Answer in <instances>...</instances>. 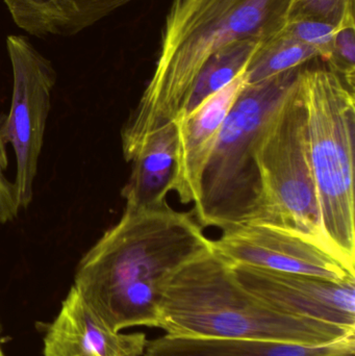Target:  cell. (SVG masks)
Segmentation results:
<instances>
[{"instance_id":"6da1fadb","label":"cell","mask_w":355,"mask_h":356,"mask_svg":"<svg viewBox=\"0 0 355 356\" xmlns=\"http://www.w3.org/2000/svg\"><path fill=\"white\" fill-rule=\"evenodd\" d=\"M210 249L212 240L193 213L175 211L167 201L125 209L118 223L83 255L72 286L113 332L158 328L165 282Z\"/></svg>"},{"instance_id":"7a4b0ae2","label":"cell","mask_w":355,"mask_h":356,"mask_svg":"<svg viewBox=\"0 0 355 356\" xmlns=\"http://www.w3.org/2000/svg\"><path fill=\"white\" fill-rule=\"evenodd\" d=\"M293 0H172L151 79L121 134L127 163L146 138L183 112L206 60L229 44L283 31Z\"/></svg>"},{"instance_id":"3957f363","label":"cell","mask_w":355,"mask_h":356,"mask_svg":"<svg viewBox=\"0 0 355 356\" xmlns=\"http://www.w3.org/2000/svg\"><path fill=\"white\" fill-rule=\"evenodd\" d=\"M158 328L170 336L247 339L327 345L355 330L276 311L236 280L210 249L187 261L165 282Z\"/></svg>"},{"instance_id":"277c9868","label":"cell","mask_w":355,"mask_h":356,"mask_svg":"<svg viewBox=\"0 0 355 356\" xmlns=\"http://www.w3.org/2000/svg\"><path fill=\"white\" fill-rule=\"evenodd\" d=\"M256 163L261 195L250 223L275 226L299 234L355 270V266L350 265L329 242L323 229L308 154L299 74L261 127Z\"/></svg>"},{"instance_id":"5b68a950","label":"cell","mask_w":355,"mask_h":356,"mask_svg":"<svg viewBox=\"0 0 355 356\" xmlns=\"http://www.w3.org/2000/svg\"><path fill=\"white\" fill-rule=\"evenodd\" d=\"M308 154L323 229L355 266L354 91L327 67H302Z\"/></svg>"},{"instance_id":"8992f818","label":"cell","mask_w":355,"mask_h":356,"mask_svg":"<svg viewBox=\"0 0 355 356\" xmlns=\"http://www.w3.org/2000/svg\"><path fill=\"white\" fill-rule=\"evenodd\" d=\"M302 68V67H300ZM292 69L247 85L227 115L204 169L199 202L193 215L202 228L221 230L250 223L261 195L256 163L258 134L270 111L297 79Z\"/></svg>"},{"instance_id":"52a82bcc","label":"cell","mask_w":355,"mask_h":356,"mask_svg":"<svg viewBox=\"0 0 355 356\" xmlns=\"http://www.w3.org/2000/svg\"><path fill=\"white\" fill-rule=\"evenodd\" d=\"M6 49L12 65L13 95L2 131L16 158L14 182L19 203L21 209H27L33 200L56 73L50 60L23 35L8 37Z\"/></svg>"},{"instance_id":"ba28073f","label":"cell","mask_w":355,"mask_h":356,"mask_svg":"<svg viewBox=\"0 0 355 356\" xmlns=\"http://www.w3.org/2000/svg\"><path fill=\"white\" fill-rule=\"evenodd\" d=\"M212 249L229 267L250 266L342 282L355 280V270L289 230L246 223L222 230Z\"/></svg>"},{"instance_id":"9c48e42d","label":"cell","mask_w":355,"mask_h":356,"mask_svg":"<svg viewBox=\"0 0 355 356\" xmlns=\"http://www.w3.org/2000/svg\"><path fill=\"white\" fill-rule=\"evenodd\" d=\"M231 268L244 289L276 311L355 330V280L336 282L243 265Z\"/></svg>"},{"instance_id":"30bf717a","label":"cell","mask_w":355,"mask_h":356,"mask_svg":"<svg viewBox=\"0 0 355 356\" xmlns=\"http://www.w3.org/2000/svg\"><path fill=\"white\" fill-rule=\"evenodd\" d=\"M246 69V68H245ZM246 85L245 70L200 104L191 114L179 115L172 192L183 204L199 202L204 169L214 152L221 127Z\"/></svg>"},{"instance_id":"8fae6325","label":"cell","mask_w":355,"mask_h":356,"mask_svg":"<svg viewBox=\"0 0 355 356\" xmlns=\"http://www.w3.org/2000/svg\"><path fill=\"white\" fill-rule=\"evenodd\" d=\"M147 338L142 332H113L73 286L56 319L46 330L44 356H143Z\"/></svg>"},{"instance_id":"7c38bea8","label":"cell","mask_w":355,"mask_h":356,"mask_svg":"<svg viewBox=\"0 0 355 356\" xmlns=\"http://www.w3.org/2000/svg\"><path fill=\"white\" fill-rule=\"evenodd\" d=\"M355 337L327 345L170 336L148 341L143 356H354Z\"/></svg>"},{"instance_id":"4fadbf2b","label":"cell","mask_w":355,"mask_h":356,"mask_svg":"<svg viewBox=\"0 0 355 356\" xmlns=\"http://www.w3.org/2000/svg\"><path fill=\"white\" fill-rule=\"evenodd\" d=\"M135 0H3L15 24L37 37H70Z\"/></svg>"},{"instance_id":"5bb4252c","label":"cell","mask_w":355,"mask_h":356,"mask_svg":"<svg viewBox=\"0 0 355 356\" xmlns=\"http://www.w3.org/2000/svg\"><path fill=\"white\" fill-rule=\"evenodd\" d=\"M174 122L150 134L131 160V173L122 190L125 209L158 207L172 192L176 158Z\"/></svg>"},{"instance_id":"9a60e30c","label":"cell","mask_w":355,"mask_h":356,"mask_svg":"<svg viewBox=\"0 0 355 356\" xmlns=\"http://www.w3.org/2000/svg\"><path fill=\"white\" fill-rule=\"evenodd\" d=\"M262 42L252 38L240 40L215 52L196 77L187 104L179 115L191 114L208 98L239 76Z\"/></svg>"},{"instance_id":"2e32d148","label":"cell","mask_w":355,"mask_h":356,"mask_svg":"<svg viewBox=\"0 0 355 356\" xmlns=\"http://www.w3.org/2000/svg\"><path fill=\"white\" fill-rule=\"evenodd\" d=\"M285 29V27H283ZM319 58L314 48L292 37L285 29L262 42L245 69L246 83L254 85Z\"/></svg>"},{"instance_id":"e0dca14e","label":"cell","mask_w":355,"mask_h":356,"mask_svg":"<svg viewBox=\"0 0 355 356\" xmlns=\"http://www.w3.org/2000/svg\"><path fill=\"white\" fill-rule=\"evenodd\" d=\"M355 0H293L288 21L313 20L338 27L355 22Z\"/></svg>"},{"instance_id":"ac0fdd59","label":"cell","mask_w":355,"mask_h":356,"mask_svg":"<svg viewBox=\"0 0 355 356\" xmlns=\"http://www.w3.org/2000/svg\"><path fill=\"white\" fill-rule=\"evenodd\" d=\"M324 63L329 70L339 75L354 91L355 22L347 23L336 29L331 54Z\"/></svg>"},{"instance_id":"d6986e66","label":"cell","mask_w":355,"mask_h":356,"mask_svg":"<svg viewBox=\"0 0 355 356\" xmlns=\"http://www.w3.org/2000/svg\"><path fill=\"white\" fill-rule=\"evenodd\" d=\"M283 29L298 41L314 48L323 62L329 58L336 27L318 21L295 20L288 21Z\"/></svg>"},{"instance_id":"ffe728a7","label":"cell","mask_w":355,"mask_h":356,"mask_svg":"<svg viewBox=\"0 0 355 356\" xmlns=\"http://www.w3.org/2000/svg\"><path fill=\"white\" fill-rule=\"evenodd\" d=\"M6 145L8 142L2 131V121H0V224L16 219L21 209L15 182L10 181L6 175L8 165Z\"/></svg>"},{"instance_id":"44dd1931","label":"cell","mask_w":355,"mask_h":356,"mask_svg":"<svg viewBox=\"0 0 355 356\" xmlns=\"http://www.w3.org/2000/svg\"><path fill=\"white\" fill-rule=\"evenodd\" d=\"M0 356H4L3 351H2L1 346H0Z\"/></svg>"}]
</instances>
